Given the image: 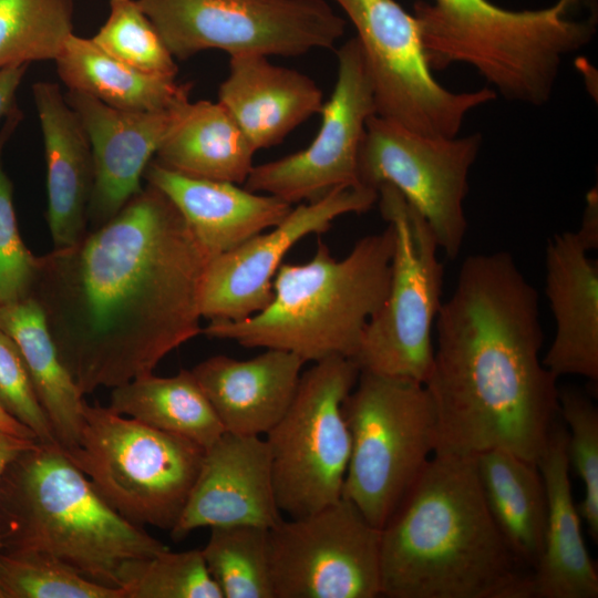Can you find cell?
<instances>
[{
    "mask_svg": "<svg viewBox=\"0 0 598 598\" xmlns=\"http://www.w3.org/2000/svg\"><path fill=\"white\" fill-rule=\"evenodd\" d=\"M65 99L90 141L94 182L87 219L92 229L114 217L143 187L141 179L179 120L186 101L161 111H125L69 91Z\"/></svg>",
    "mask_w": 598,
    "mask_h": 598,
    "instance_id": "obj_17",
    "label": "cell"
},
{
    "mask_svg": "<svg viewBox=\"0 0 598 598\" xmlns=\"http://www.w3.org/2000/svg\"><path fill=\"white\" fill-rule=\"evenodd\" d=\"M305 363L295 353L266 349L247 360L214 355L192 372L225 432L261 436L291 404Z\"/></svg>",
    "mask_w": 598,
    "mask_h": 598,
    "instance_id": "obj_20",
    "label": "cell"
},
{
    "mask_svg": "<svg viewBox=\"0 0 598 598\" xmlns=\"http://www.w3.org/2000/svg\"><path fill=\"white\" fill-rule=\"evenodd\" d=\"M54 62L69 91L114 109L161 111L189 100L192 83L138 71L105 53L91 38L72 33Z\"/></svg>",
    "mask_w": 598,
    "mask_h": 598,
    "instance_id": "obj_27",
    "label": "cell"
},
{
    "mask_svg": "<svg viewBox=\"0 0 598 598\" xmlns=\"http://www.w3.org/2000/svg\"><path fill=\"white\" fill-rule=\"evenodd\" d=\"M576 233L548 239L545 295L555 336L543 364L557 378L579 375L598 381V262Z\"/></svg>",
    "mask_w": 598,
    "mask_h": 598,
    "instance_id": "obj_19",
    "label": "cell"
},
{
    "mask_svg": "<svg viewBox=\"0 0 598 598\" xmlns=\"http://www.w3.org/2000/svg\"><path fill=\"white\" fill-rule=\"evenodd\" d=\"M0 406L40 443H59L16 342L0 328Z\"/></svg>",
    "mask_w": 598,
    "mask_h": 598,
    "instance_id": "obj_37",
    "label": "cell"
},
{
    "mask_svg": "<svg viewBox=\"0 0 598 598\" xmlns=\"http://www.w3.org/2000/svg\"><path fill=\"white\" fill-rule=\"evenodd\" d=\"M0 431L27 440L38 441L35 435L23 424L14 420L0 406ZM39 442V441H38Z\"/></svg>",
    "mask_w": 598,
    "mask_h": 598,
    "instance_id": "obj_41",
    "label": "cell"
},
{
    "mask_svg": "<svg viewBox=\"0 0 598 598\" xmlns=\"http://www.w3.org/2000/svg\"><path fill=\"white\" fill-rule=\"evenodd\" d=\"M357 30L374 91L377 115L411 131L457 136L473 109L496 97L492 87L455 93L432 75L414 14L394 0H333Z\"/></svg>",
    "mask_w": 598,
    "mask_h": 598,
    "instance_id": "obj_12",
    "label": "cell"
},
{
    "mask_svg": "<svg viewBox=\"0 0 598 598\" xmlns=\"http://www.w3.org/2000/svg\"><path fill=\"white\" fill-rule=\"evenodd\" d=\"M125 598H223L202 549H166L128 563L122 575Z\"/></svg>",
    "mask_w": 598,
    "mask_h": 598,
    "instance_id": "obj_34",
    "label": "cell"
},
{
    "mask_svg": "<svg viewBox=\"0 0 598 598\" xmlns=\"http://www.w3.org/2000/svg\"><path fill=\"white\" fill-rule=\"evenodd\" d=\"M568 433L554 423L537 466L547 494L544 548L533 570V597L597 598L598 575L585 545L569 478Z\"/></svg>",
    "mask_w": 598,
    "mask_h": 598,
    "instance_id": "obj_24",
    "label": "cell"
},
{
    "mask_svg": "<svg viewBox=\"0 0 598 598\" xmlns=\"http://www.w3.org/2000/svg\"><path fill=\"white\" fill-rule=\"evenodd\" d=\"M256 150L226 107L190 101L156 153V162L203 179L245 184Z\"/></svg>",
    "mask_w": 598,
    "mask_h": 598,
    "instance_id": "obj_26",
    "label": "cell"
},
{
    "mask_svg": "<svg viewBox=\"0 0 598 598\" xmlns=\"http://www.w3.org/2000/svg\"><path fill=\"white\" fill-rule=\"evenodd\" d=\"M491 515L514 556L532 571L544 548L547 494L536 462L494 448L475 455Z\"/></svg>",
    "mask_w": 598,
    "mask_h": 598,
    "instance_id": "obj_25",
    "label": "cell"
},
{
    "mask_svg": "<svg viewBox=\"0 0 598 598\" xmlns=\"http://www.w3.org/2000/svg\"><path fill=\"white\" fill-rule=\"evenodd\" d=\"M202 554L223 598H275L270 528L257 525L212 527Z\"/></svg>",
    "mask_w": 598,
    "mask_h": 598,
    "instance_id": "obj_30",
    "label": "cell"
},
{
    "mask_svg": "<svg viewBox=\"0 0 598 598\" xmlns=\"http://www.w3.org/2000/svg\"><path fill=\"white\" fill-rule=\"evenodd\" d=\"M218 102L258 151L281 143L298 125L320 113L323 96L303 73L275 65L266 55L237 54L229 59Z\"/></svg>",
    "mask_w": 598,
    "mask_h": 598,
    "instance_id": "obj_23",
    "label": "cell"
},
{
    "mask_svg": "<svg viewBox=\"0 0 598 598\" xmlns=\"http://www.w3.org/2000/svg\"><path fill=\"white\" fill-rule=\"evenodd\" d=\"M109 408L204 448L225 433L192 370L168 378L152 372L117 385L111 391Z\"/></svg>",
    "mask_w": 598,
    "mask_h": 598,
    "instance_id": "obj_29",
    "label": "cell"
},
{
    "mask_svg": "<svg viewBox=\"0 0 598 598\" xmlns=\"http://www.w3.org/2000/svg\"><path fill=\"white\" fill-rule=\"evenodd\" d=\"M0 328L19 348L59 444L75 446L84 395L59 355L40 306L32 297L0 306Z\"/></svg>",
    "mask_w": 598,
    "mask_h": 598,
    "instance_id": "obj_28",
    "label": "cell"
},
{
    "mask_svg": "<svg viewBox=\"0 0 598 598\" xmlns=\"http://www.w3.org/2000/svg\"><path fill=\"white\" fill-rule=\"evenodd\" d=\"M35 442L38 441L21 439L0 431V476L11 460Z\"/></svg>",
    "mask_w": 598,
    "mask_h": 598,
    "instance_id": "obj_40",
    "label": "cell"
},
{
    "mask_svg": "<svg viewBox=\"0 0 598 598\" xmlns=\"http://www.w3.org/2000/svg\"><path fill=\"white\" fill-rule=\"evenodd\" d=\"M351 454L342 497L381 529L436 446V419L423 383L360 371L343 401Z\"/></svg>",
    "mask_w": 598,
    "mask_h": 598,
    "instance_id": "obj_8",
    "label": "cell"
},
{
    "mask_svg": "<svg viewBox=\"0 0 598 598\" xmlns=\"http://www.w3.org/2000/svg\"><path fill=\"white\" fill-rule=\"evenodd\" d=\"M0 592L1 598H125L124 589L94 582L37 551H0Z\"/></svg>",
    "mask_w": 598,
    "mask_h": 598,
    "instance_id": "obj_32",
    "label": "cell"
},
{
    "mask_svg": "<svg viewBox=\"0 0 598 598\" xmlns=\"http://www.w3.org/2000/svg\"><path fill=\"white\" fill-rule=\"evenodd\" d=\"M91 40L138 71L176 79L175 59L137 0H110L109 16Z\"/></svg>",
    "mask_w": 598,
    "mask_h": 598,
    "instance_id": "obj_33",
    "label": "cell"
},
{
    "mask_svg": "<svg viewBox=\"0 0 598 598\" xmlns=\"http://www.w3.org/2000/svg\"><path fill=\"white\" fill-rule=\"evenodd\" d=\"M32 95L44 145L48 226L53 248H64L86 234L94 182L92 150L59 84L35 82Z\"/></svg>",
    "mask_w": 598,
    "mask_h": 598,
    "instance_id": "obj_21",
    "label": "cell"
},
{
    "mask_svg": "<svg viewBox=\"0 0 598 598\" xmlns=\"http://www.w3.org/2000/svg\"><path fill=\"white\" fill-rule=\"evenodd\" d=\"M166 549L116 513L59 443H33L0 476V551L47 554L94 582L122 588L128 563Z\"/></svg>",
    "mask_w": 598,
    "mask_h": 598,
    "instance_id": "obj_4",
    "label": "cell"
},
{
    "mask_svg": "<svg viewBox=\"0 0 598 598\" xmlns=\"http://www.w3.org/2000/svg\"><path fill=\"white\" fill-rule=\"evenodd\" d=\"M177 60L205 50L296 56L332 49L346 20L326 0H137Z\"/></svg>",
    "mask_w": 598,
    "mask_h": 598,
    "instance_id": "obj_11",
    "label": "cell"
},
{
    "mask_svg": "<svg viewBox=\"0 0 598 598\" xmlns=\"http://www.w3.org/2000/svg\"><path fill=\"white\" fill-rule=\"evenodd\" d=\"M381 529L341 497L270 528L275 598L381 597Z\"/></svg>",
    "mask_w": 598,
    "mask_h": 598,
    "instance_id": "obj_14",
    "label": "cell"
},
{
    "mask_svg": "<svg viewBox=\"0 0 598 598\" xmlns=\"http://www.w3.org/2000/svg\"><path fill=\"white\" fill-rule=\"evenodd\" d=\"M381 597L530 598L533 571L486 504L475 455L434 453L381 528Z\"/></svg>",
    "mask_w": 598,
    "mask_h": 598,
    "instance_id": "obj_3",
    "label": "cell"
},
{
    "mask_svg": "<svg viewBox=\"0 0 598 598\" xmlns=\"http://www.w3.org/2000/svg\"><path fill=\"white\" fill-rule=\"evenodd\" d=\"M22 118L16 105L0 130V306L30 296L38 256L24 245L17 223L13 185L2 164L3 147Z\"/></svg>",
    "mask_w": 598,
    "mask_h": 598,
    "instance_id": "obj_36",
    "label": "cell"
},
{
    "mask_svg": "<svg viewBox=\"0 0 598 598\" xmlns=\"http://www.w3.org/2000/svg\"><path fill=\"white\" fill-rule=\"evenodd\" d=\"M394 244L390 224L359 239L342 259L319 240L310 260L280 266L264 310L238 321H210L202 333L245 348L285 350L305 362L353 359L388 296Z\"/></svg>",
    "mask_w": 598,
    "mask_h": 598,
    "instance_id": "obj_5",
    "label": "cell"
},
{
    "mask_svg": "<svg viewBox=\"0 0 598 598\" xmlns=\"http://www.w3.org/2000/svg\"><path fill=\"white\" fill-rule=\"evenodd\" d=\"M280 514L266 440L225 432L205 448L187 502L169 534L181 542L200 527L272 528L282 519Z\"/></svg>",
    "mask_w": 598,
    "mask_h": 598,
    "instance_id": "obj_18",
    "label": "cell"
},
{
    "mask_svg": "<svg viewBox=\"0 0 598 598\" xmlns=\"http://www.w3.org/2000/svg\"><path fill=\"white\" fill-rule=\"evenodd\" d=\"M478 133L427 136L377 114L367 121L360 147L361 184H391L425 218L440 250L455 259L464 243L468 174L481 148Z\"/></svg>",
    "mask_w": 598,
    "mask_h": 598,
    "instance_id": "obj_13",
    "label": "cell"
},
{
    "mask_svg": "<svg viewBox=\"0 0 598 598\" xmlns=\"http://www.w3.org/2000/svg\"><path fill=\"white\" fill-rule=\"evenodd\" d=\"M144 178L174 204L212 259L272 228L292 209L277 196L189 177L156 161L148 164Z\"/></svg>",
    "mask_w": 598,
    "mask_h": 598,
    "instance_id": "obj_22",
    "label": "cell"
},
{
    "mask_svg": "<svg viewBox=\"0 0 598 598\" xmlns=\"http://www.w3.org/2000/svg\"><path fill=\"white\" fill-rule=\"evenodd\" d=\"M590 0H557L537 10L513 11L488 0L416 2L431 69L453 63L474 68L503 97L542 105L553 94L560 66L587 45L597 18L578 17Z\"/></svg>",
    "mask_w": 598,
    "mask_h": 598,
    "instance_id": "obj_6",
    "label": "cell"
},
{
    "mask_svg": "<svg viewBox=\"0 0 598 598\" xmlns=\"http://www.w3.org/2000/svg\"><path fill=\"white\" fill-rule=\"evenodd\" d=\"M579 241L588 250L597 249L598 247V193L594 188L586 196V206L581 226L578 231H575Z\"/></svg>",
    "mask_w": 598,
    "mask_h": 598,
    "instance_id": "obj_39",
    "label": "cell"
},
{
    "mask_svg": "<svg viewBox=\"0 0 598 598\" xmlns=\"http://www.w3.org/2000/svg\"><path fill=\"white\" fill-rule=\"evenodd\" d=\"M78 444L66 455L122 517L171 530L199 472L205 448L109 406L83 404Z\"/></svg>",
    "mask_w": 598,
    "mask_h": 598,
    "instance_id": "obj_7",
    "label": "cell"
},
{
    "mask_svg": "<svg viewBox=\"0 0 598 598\" xmlns=\"http://www.w3.org/2000/svg\"><path fill=\"white\" fill-rule=\"evenodd\" d=\"M360 369L346 357L302 372L283 416L266 434L277 505L290 518L310 515L342 497L351 436L342 405Z\"/></svg>",
    "mask_w": 598,
    "mask_h": 598,
    "instance_id": "obj_10",
    "label": "cell"
},
{
    "mask_svg": "<svg viewBox=\"0 0 598 598\" xmlns=\"http://www.w3.org/2000/svg\"><path fill=\"white\" fill-rule=\"evenodd\" d=\"M210 256L174 204L147 184L75 244L38 256L30 296L80 392L152 373L202 333Z\"/></svg>",
    "mask_w": 598,
    "mask_h": 598,
    "instance_id": "obj_1",
    "label": "cell"
},
{
    "mask_svg": "<svg viewBox=\"0 0 598 598\" xmlns=\"http://www.w3.org/2000/svg\"><path fill=\"white\" fill-rule=\"evenodd\" d=\"M382 217L395 235L388 296L368 322L353 358L360 371L424 383L442 306L444 266L425 218L391 184L378 187Z\"/></svg>",
    "mask_w": 598,
    "mask_h": 598,
    "instance_id": "obj_9",
    "label": "cell"
},
{
    "mask_svg": "<svg viewBox=\"0 0 598 598\" xmlns=\"http://www.w3.org/2000/svg\"><path fill=\"white\" fill-rule=\"evenodd\" d=\"M434 329L423 383L436 419L434 453L499 448L537 462L559 415L558 378L540 359L538 295L514 257H466Z\"/></svg>",
    "mask_w": 598,
    "mask_h": 598,
    "instance_id": "obj_2",
    "label": "cell"
},
{
    "mask_svg": "<svg viewBox=\"0 0 598 598\" xmlns=\"http://www.w3.org/2000/svg\"><path fill=\"white\" fill-rule=\"evenodd\" d=\"M378 200L363 184L343 186L300 203L269 231L209 260L200 289V315L209 321H238L264 310L274 297V279L288 251L311 234L327 231L347 214H362Z\"/></svg>",
    "mask_w": 598,
    "mask_h": 598,
    "instance_id": "obj_16",
    "label": "cell"
},
{
    "mask_svg": "<svg viewBox=\"0 0 598 598\" xmlns=\"http://www.w3.org/2000/svg\"><path fill=\"white\" fill-rule=\"evenodd\" d=\"M559 415L569 426V463L584 484L579 514L590 536L598 539V410L592 400L577 389H559Z\"/></svg>",
    "mask_w": 598,
    "mask_h": 598,
    "instance_id": "obj_35",
    "label": "cell"
},
{
    "mask_svg": "<svg viewBox=\"0 0 598 598\" xmlns=\"http://www.w3.org/2000/svg\"><path fill=\"white\" fill-rule=\"evenodd\" d=\"M338 78L321 109V126L310 145L282 158L256 165L245 188L289 204L315 202L336 188L361 184L360 147L367 121L377 114L374 91L358 39L337 52Z\"/></svg>",
    "mask_w": 598,
    "mask_h": 598,
    "instance_id": "obj_15",
    "label": "cell"
},
{
    "mask_svg": "<svg viewBox=\"0 0 598 598\" xmlns=\"http://www.w3.org/2000/svg\"><path fill=\"white\" fill-rule=\"evenodd\" d=\"M29 64H13L0 69V121L14 109L17 91Z\"/></svg>",
    "mask_w": 598,
    "mask_h": 598,
    "instance_id": "obj_38",
    "label": "cell"
},
{
    "mask_svg": "<svg viewBox=\"0 0 598 598\" xmlns=\"http://www.w3.org/2000/svg\"><path fill=\"white\" fill-rule=\"evenodd\" d=\"M72 33V0H0V69L54 61Z\"/></svg>",
    "mask_w": 598,
    "mask_h": 598,
    "instance_id": "obj_31",
    "label": "cell"
}]
</instances>
